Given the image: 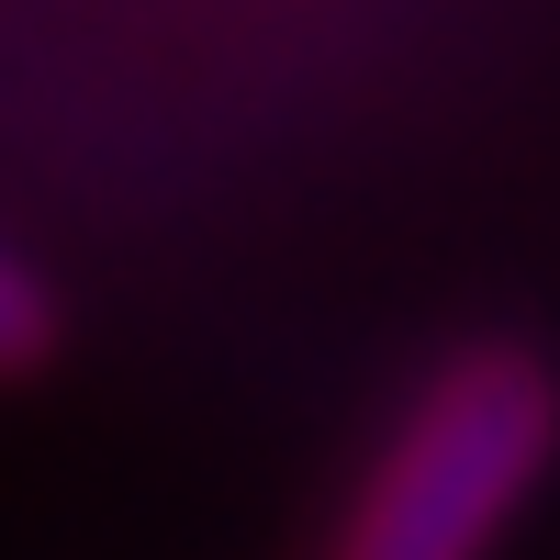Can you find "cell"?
<instances>
[{"instance_id": "obj_1", "label": "cell", "mask_w": 560, "mask_h": 560, "mask_svg": "<svg viewBox=\"0 0 560 560\" xmlns=\"http://www.w3.org/2000/svg\"><path fill=\"white\" fill-rule=\"evenodd\" d=\"M560 448V382L538 348H459L393 415L325 560H493Z\"/></svg>"}, {"instance_id": "obj_2", "label": "cell", "mask_w": 560, "mask_h": 560, "mask_svg": "<svg viewBox=\"0 0 560 560\" xmlns=\"http://www.w3.org/2000/svg\"><path fill=\"white\" fill-rule=\"evenodd\" d=\"M45 348V292L23 280V258H0V370H23Z\"/></svg>"}]
</instances>
